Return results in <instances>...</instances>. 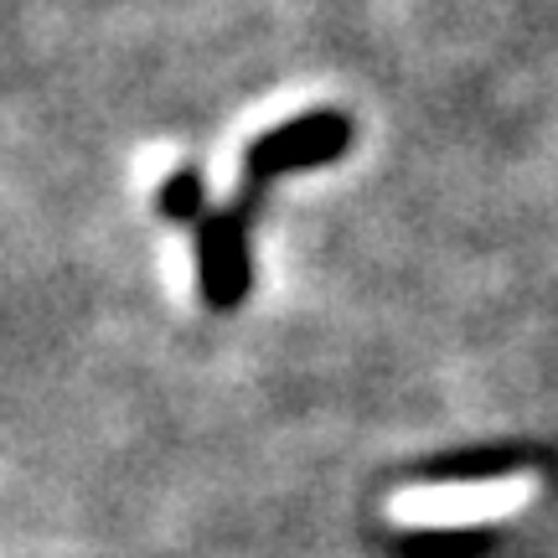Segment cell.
<instances>
[{
	"label": "cell",
	"mask_w": 558,
	"mask_h": 558,
	"mask_svg": "<svg viewBox=\"0 0 558 558\" xmlns=\"http://www.w3.org/2000/svg\"><path fill=\"white\" fill-rule=\"evenodd\" d=\"M347 140H352V124L341 120V114H311V120H295V124H284V130H275V135L254 140V150H248V177L243 181L264 186L269 177L290 171V166H311V160L337 156Z\"/></svg>",
	"instance_id": "cell-1"
},
{
	"label": "cell",
	"mask_w": 558,
	"mask_h": 558,
	"mask_svg": "<svg viewBox=\"0 0 558 558\" xmlns=\"http://www.w3.org/2000/svg\"><path fill=\"white\" fill-rule=\"evenodd\" d=\"M160 207H166V218H202V177L197 171H177V177L166 181V192H160Z\"/></svg>",
	"instance_id": "cell-2"
}]
</instances>
